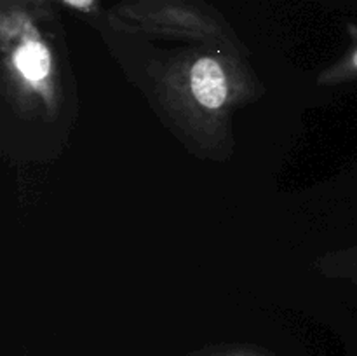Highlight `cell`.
Here are the masks:
<instances>
[{
	"instance_id": "obj_1",
	"label": "cell",
	"mask_w": 357,
	"mask_h": 356,
	"mask_svg": "<svg viewBox=\"0 0 357 356\" xmlns=\"http://www.w3.org/2000/svg\"><path fill=\"white\" fill-rule=\"evenodd\" d=\"M192 91L201 105L208 108L222 107L227 98V80L215 59L201 58L192 68Z\"/></svg>"
},
{
	"instance_id": "obj_2",
	"label": "cell",
	"mask_w": 357,
	"mask_h": 356,
	"mask_svg": "<svg viewBox=\"0 0 357 356\" xmlns=\"http://www.w3.org/2000/svg\"><path fill=\"white\" fill-rule=\"evenodd\" d=\"M16 65L31 82L44 79L49 72V52L40 42L28 40L16 51Z\"/></svg>"
},
{
	"instance_id": "obj_3",
	"label": "cell",
	"mask_w": 357,
	"mask_h": 356,
	"mask_svg": "<svg viewBox=\"0 0 357 356\" xmlns=\"http://www.w3.org/2000/svg\"><path fill=\"white\" fill-rule=\"evenodd\" d=\"M68 3H72V6H77V7H87L89 6L93 0H66Z\"/></svg>"
},
{
	"instance_id": "obj_4",
	"label": "cell",
	"mask_w": 357,
	"mask_h": 356,
	"mask_svg": "<svg viewBox=\"0 0 357 356\" xmlns=\"http://www.w3.org/2000/svg\"><path fill=\"white\" fill-rule=\"evenodd\" d=\"M352 63H354V66L357 68V51L354 52V56H352Z\"/></svg>"
}]
</instances>
